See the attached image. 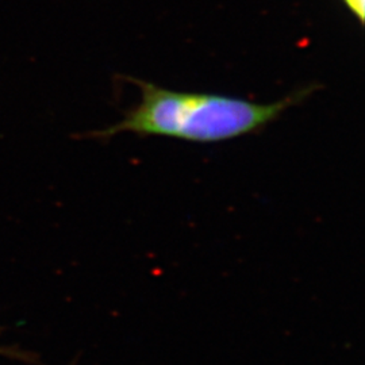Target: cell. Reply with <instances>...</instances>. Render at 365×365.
Wrapping results in <instances>:
<instances>
[{
  "label": "cell",
  "instance_id": "1",
  "mask_svg": "<svg viewBox=\"0 0 365 365\" xmlns=\"http://www.w3.org/2000/svg\"><path fill=\"white\" fill-rule=\"evenodd\" d=\"M129 80L141 92L140 103L126 110L118 123L99 131V137L133 133L197 144L229 141L265 129L314 91V87L302 88L284 99L262 105L237 96L173 91L141 78Z\"/></svg>",
  "mask_w": 365,
  "mask_h": 365
},
{
  "label": "cell",
  "instance_id": "2",
  "mask_svg": "<svg viewBox=\"0 0 365 365\" xmlns=\"http://www.w3.org/2000/svg\"><path fill=\"white\" fill-rule=\"evenodd\" d=\"M342 1L349 9V11L354 14L359 22L363 24L365 18V0H342Z\"/></svg>",
  "mask_w": 365,
  "mask_h": 365
}]
</instances>
